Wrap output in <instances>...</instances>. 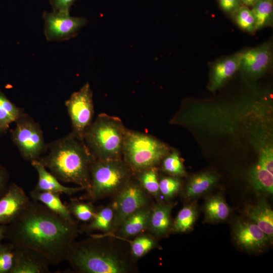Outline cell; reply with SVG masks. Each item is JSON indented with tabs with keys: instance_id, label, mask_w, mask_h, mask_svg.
Masks as SVG:
<instances>
[{
	"instance_id": "603a6c76",
	"label": "cell",
	"mask_w": 273,
	"mask_h": 273,
	"mask_svg": "<svg viewBox=\"0 0 273 273\" xmlns=\"http://www.w3.org/2000/svg\"><path fill=\"white\" fill-rule=\"evenodd\" d=\"M24 112V109L12 102L0 88V138L8 133L10 125Z\"/></svg>"
},
{
	"instance_id": "5bb4252c",
	"label": "cell",
	"mask_w": 273,
	"mask_h": 273,
	"mask_svg": "<svg viewBox=\"0 0 273 273\" xmlns=\"http://www.w3.org/2000/svg\"><path fill=\"white\" fill-rule=\"evenodd\" d=\"M14 266L11 273L50 272L49 262L37 252L26 248L15 247Z\"/></svg>"
},
{
	"instance_id": "cb8c5ba5",
	"label": "cell",
	"mask_w": 273,
	"mask_h": 273,
	"mask_svg": "<svg viewBox=\"0 0 273 273\" xmlns=\"http://www.w3.org/2000/svg\"><path fill=\"white\" fill-rule=\"evenodd\" d=\"M204 211L206 219L210 222H221L230 215V208L220 195L208 197L205 202Z\"/></svg>"
},
{
	"instance_id": "f1b7e54d",
	"label": "cell",
	"mask_w": 273,
	"mask_h": 273,
	"mask_svg": "<svg viewBox=\"0 0 273 273\" xmlns=\"http://www.w3.org/2000/svg\"><path fill=\"white\" fill-rule=\"evenodd\" d=\"M122 240L129 243L130 252L135 259L145 255L157 244L156 238L151 234H139L133 240Z\"/></svg>"
},
{
	"instance_id": "1f68e13d",
	"label": "cell",
	"mask_w": 273,
	"mask_h": 273,
	"mask_svg": "<svg viewBox=\"0 0 273 273\" xmlns=\"http://www.w3.org/2000/svg\"><path fill=\"white\" fill-rule=\"evenodd\" d=\"M162 170L170 175L180 177L185 175L184 166L178 153L175 150L169 152L162 160Z\"/></svg>"
},
{
	"instance_id": "4fadbf2b",
	"label": "cell",
	"mask_w": 273,
	"mask_h": 273,
	"mask_svg": "<svg viewBox=\"0 0 273 273\" xmlns=\"http://www.w3.org/2000/svg\"><path fill=\"white\" fill-rule=\"evenodd\" d=\"M30 200L22 187L10 183L7 192L0 198V225L12 223Z\"/></svg>"
},
{
	"instance_id": "ab89813d",
	"label": "cell",
	"mask_w": 273,
	"mask_h": 273,
	"mask_svg": "<svg viewBox=\"0 0 273 273\" xmlns=\"http://www.w3.org/2000/svg\"><path fill=\"white\" fill-rule=\"evenodd\" d=\"M258 0H241L243 5L252 7Z\"/></svg>"
},
{
	"instance_id": "d590c367",
	"label": "cell",
	"mask_w": 273,
	"mask_h": 273,
	"mask_svg": "<svg viewBox=\"0 0 273 273\" xmlns=\"http://www.w3.org/2000/svg\"><path fill=\"white\" fill-rule=\"evenodd\" d=\"M219 7L231 17L243 5L241 0H218Z\"/></svg>"
},
{
	"instance_id": "74e56055",
	"label": "cell",
	"mask_w": 273,
	"mask_h": 273,
	"mask_svg": "<svg viewBox=\"0 0 273 273\" xmlns=\"http://www.w3.org/2000/svg\"><path fill=\"white\" fill-rule=\"evenodd\" d=\"M10 174L4 166L0 164V198L7 192L10 183Z\"/></svg>"
},
{
	"instance_id": "7c38bea8",
	"label": "cell",
	"mask_w": 273,
	"mask_h": 273,
	"mask_svg": "<svg viewBox=\"0 0 273 273\" xmlns=\"http://www.w3.org/2000/svg\"><path fill=\"white\" fill-rule=\"evenodd\" d=\"M233 233L238 245L247 251L262 250L270 241L266 235L252 221H237Z\"/></svg>"
},
{
	"instance_id": "4dcf8cb0",
	"label": "cell",
	"mask_w": 273,
	"mask_h": 273,
	"mask_svg": "<svg viewBox=\"0 0 273 273\" xmlns=\"http://www.w3.org/2000/svg\"><path fill=\"white\" fill-rule=\"evenodd\" d=\"M231 17L243 31L250 33L256 31L255 18L252 10L249 7L242 5Z\"/></svg>"
},
{
	"instance_id": "8d00e7d4",
	"label": "cell",
	"mask_w": 273,
	"mask_h": 273,
	"mask_svg": "<svg viewBox=\"0 0 273 273\" xmlns=\"http://www.w3.org/2000/svg\"><path fill=\"white\" fill-rule=\"evenodd\" d=\"M76 0H49L53 11L69 14L70 8Z\"/></svg>"
},
{
	"instance_id": "6da1fadb",
	"label": "cell",
	"mask_w": 273,
	"mask_h": 273,
	"mask_svg": "<svg viewBox=\"0 0 273 273\" xmlns=\"http://www.w3.org/2000/svg\"><path fill=\"white\" fill-rule=\"evenodd\" d=\"M79 230L42 204L30 200L19 216L6 225L5 239L15 247L26 248L56 265L66 259Z\"/></svg>"
},
{
	"instance_id": "44dd1931",
	"label": "cell",
	"mask_w": 273,
	"mask_h": 273,
	"mask_svg": "<svg viewBox=\"0 0 273 273\" xmlns=\"http://www.w3.org/2000/svg\"><path fill=\"white\" fill-rule=\"evenodd\" d=\"M217 181V175L212 172H205L196 174L187 184L185 196L189 199L199 197L209 191Z\"/></svg>"
},
{
	"instance_id": "8992f818",
	"label": "cell",
	"mask_w": 273,
	"mask_h": 273,
	"mask_svg": "<svg viewBox=\"0 0 273 273\" xmlns=\"http://www.w3.org/2000/svg\"><path fill=\"white\" fill-rule=\"evenodd\" d=\"M169 152L168 146L149 134L127 129L122 159L133 174L156 166Z\"/></svg>"
},
{
	"instance_id": "30bf717a",
	"label": "cell",
	"mask_w": 273,
	"mask_h": 273,
	"mask_svg": "<svg viewBox=\"0 0 273 273\" xmlns=\"http://www.w3.org/2000/svg\"><path fill=\"white\" fill-rule=\"evenodd\" d=\"M42 18L44 35L50 41L60 42L75 37L87 23L85 18L54 11L44 12Z\"/></svg>"
},
{
	"instance_id": "d6a6232c",
	"label": "cell",
	"mask_w": 273,
	"mask_h": 273,
	"mask_svg": "<svg viewBox=\"0 0 273 273\" xmlns=\"http://www.w3.org/2000/svg\"><path fill=\"white\" fill-rule=\"evenodd\" d=\"M159 186L160 194L167 199L176 195L180 190L181 182L179 177L165 176L159 178Z\"/></svg>"
},
{
	"instance_id": "3957f363",
	"label": "cell",
	"mask_w": 273,
	"mask_h": 273,
	"mask_svg": "<svg viewBox=\"0 0 273 273\" xmlns=\"http://www.w3.org/2000/svg\"><path fill=\"white\" fill-rule=\"evenodd\" d=\"M95 159L83 139L71 132L47 144L46 152L38 160L60 181L76 184L86 191Z\"/></svg>"
},
{
	"instance_id": "ba28073f",
	"label": "cell",
	"mask_w": 273,
	"mask_h": 273,
	"mask_svg": "<svg viewBox=\"0 0 273 273\" xmlns=\"http://www.w3.org/2000/svg\"><path fill=\"white\" fill-rule=\"evenodd\" d=\"M149 205V195L141 187L134 175L115 196L112 204L114 218L111 233L122 221L137 210Z\"/></svg>"
},
{
	"instance_id": "7a4b0ae2",
	"label": "cell",
	"mask_w": 273,
	"mask_h": 273,
	"mask_svg": "<svg viewBox=\"0 0 273 273\" xmlns=\"http://www.w3.org/2000/svg\"><path fill=\"white\" fill-rule=\"evenodd\" d=\"M107 236L90 235V238L73 242L66 260L76 272L82 273H129L136 270L130 248Z\"/></svg>"
},
{
	"instance_id": "52a82bcc",
	"label": "cell",
	"mask_w": 273,
	"mask_h": 273,
	"mask_svg": "<svg viewBox=\"0 0 273 273\" xmlns=\"http://www.w3.org/2000/svg\"><path fill=\"white\" fill-rule=\"evenodd\" d=\"M15 123V127L9 129L10 137L21 157L30 162L38 160L47 148L39 124L25 112Z\"/></svg>"
},
{
	"instance_id": "e0dca14e",
	"label": "cell",
	"mask_w": 273,
	"mask_h": 273,
	"mask_svg": "<svg viewBox=\"0 0 273 273\" xmlns=\"http://www.w3.org/2000/svg\"><path fill=\"white\" fill-rule=\"evenodd\" d=\"M37 171V183L33 190L37 191L49 192L65 194L71 196L79 192L85 190L81 187H69L61 184L60 180L38 160L30 162Z\"/></svg>"
},
{
	"instance_id": "2e32d148",
	"label": "cell",
	"mask_w": 273,
	"mask_h": 273,
	"mask_svg": "<svg viewBox=\"0 0 273 273\" xmlns=\"http://www.w3.org/2000/svg\"><path fill=\"white\" fill-rule=\"evenodd\" d=\"M151 207L150 205L145 206L126 217L115 231L117 235H103L110 236L120 239H126L138 236L147 230Z\"/></svg>"
},
{
	"instance_id": "9c48e42d",
	"label": "cell",
	"mask_w": 273,
	"mask_h": 273,
	"mask_svg": "<svg viewBox=\"0 0 273 273\" xmlns=\"http://www.w3.org/2000/svg\"><path fill=\"white\" fill-rule=\"evenodd\" d=\"M65 105L70 118L72 131L77 136L83 139V134L93 121L94 108L93 92L87 82L74 92L65 101Z\"/></svg>"
},
{
	"instance_id": "d6986e66",
	"label": "cell",
	"mask_w": 273,
	"mask_h": 273,
	"mask_svg": "<svg viewBox=\"0 0 273 273\" xmlns=\"http://www.w3.org/2000/svg\"><path fill=\"white\" fill-rule=\"evenodd\" d=\"M246 211L247 216L262 230L270 241H272L273 211L267 201L262 198L257 204L249 206Z\"/></svg>"
},
{
	"instance_id": "836d02e7",
	"label": "cell",
	"mask_w": 273,
	"mask_h": 273,
	"mask_svg": "<svg viewBox=\"0 0 273 273\" xmlns=\"http://www.w3.org/2000/svg\"><path fill=\"white\" fill-rule=\"evenodd\" d=\"M15 247L9 242L0 244V273H11L15 258Z\"/></svg>"
},
{
	"instance_id": "ffe728a7",
	"label": "cell",
	"mask_w": 273,
	"mask_h": 273,
	"mask_svg": "<svg viewBox=\"0 0 273 273\" xmlns=\"http://www.w3.org/2000/svg\"><path fill=\"white\" fill-rule=\"evenodd\" d=\"M30 196L32 200L42 204L63 218L70 221H75L68 210L67 205L61 201L60 194L37 191L33 189L30 192Z\"/></svg>"
},
{
	"instance_id": "484cf974",
	"label": "cell",
	"mask_w": 273,
	"mask_h": 273,
	"mask_svg": "<svg viewBox=\"0 0 273 273\" xmlns=\"http://www.w3.org/2000/svg\"><path fill=\"white\" fill-rule=\"evenodd\" d=\"M251 183L256 190L272 194L273 173L257 163L250 170Z\"/></svg>"
},
{
	"instance_id": "9a60e30c",
	"label": "cell",
	"mask_w": 273,
	"mask_h": 273,
	"mask_svg": "<svg viewBox=\"0 0 273 273\" xmlns=\"http://www.w3.org/2000/svg\"><path fill=\"white\" fill-rule=\"evenodd\" d=\"M242 51L217 60L211 69L209 88L215 91L220 88L239 70Z\"/></svg>"
},
{
	"instance_id": "ac0fdd59",
	"label": "cell",
	"mask_w": 273,
	"mask_h": 273,
	"mask_svg": "<svg viewBox=\"0 0 273 273\" xmlns=\"http://www.w3.org/2000/svg\"><path fill=\"white\" fill-rule=\"evenodd\" d=\"M173 206L172 204L158 202L151 207L147 230L156 239L165 236L171 229Z\"/></svg>"
},
{
	"instance_id": "d4e9b609",
	"label": "cell",
	"mask_w": 273,
	"mask_h": 273,
	"mask_svg": "<svg viewBox=\"0 0 273 273\" xmlns=\"http://www.w3.org/2000/svg\"><path fill=\"white\" fill-rule=\"evenodd\" d=\"M198 211L194 204L185 205L178 212L172 224L171 230L176 233L191 230L197 218Z\"/></svg>"
},
{
	"instance_id": "5b68a950",
	"label": "cell",
	"mask_w": 273,
	"mask_h": 273,
	"mask_svg": "<svg viewBox=\"0 0 273 273\" xmlns=\"http://www.w3.org/2000/svg\"><path fill=\"white\" fill-rule=\"evenodd\" d=\"M123 159H95L90 170L87 199L96 201L115 196L133 176Z\"/></svg>"
},
{
	"instance_id": "277c9868",
	"label": "cell",
	"mask_w": 273,
	"mask_h": 273,
	"mask_svg": "<svg viewBox=\"0 0 273 273\" xmlns=\"http://www.w3.org/2000/svg\"><path fill=\"white\" fill-rule=\"evenodd\" d=\"M127 129L118 117L101 113L85 130L83 139L96 159H122Z\"/></svg>"
},
{
	"instance_id": "f35d334b",
	"label": "cell",
	"mask_w": 273,
	"mask_h": 273,
	"mask_svg": "<svg viewBox=\"0 0 273 273\" xmlns=\"http://www.w3.org/2000/svg\"><path fill=\"white\" fill-rule=\"evenodd\" d=\"M6 225H0V244L3 239H5Z\"/></svg>"
},
{
	"instance_id": "7402d4cb",
	"label": "cell",
	"mask_w": 273,
	"mask_h": 273,
	"mask_svg": "<svg viewBox=\"0 0 273 273\" xmlns=\"http://www.w3.org/2000/svg\"><path fill=\"white\" fill-rule=\"evenodd\" d=\"M114 218V209L112 205L97 209L94 217L83 225L80 231L91 233L95 231L109 234L112 232Z\"/></svg>"
},
{
	"instance_id": "8fae6325",
	"label": "cell",
	"mask_w": 273,
	"mask_h": 273,
	"mask_svg": "<svg viewBox=\"0 0 273 273\" xmlns=\"http://www.w3.org/2000/svg\"><path fill=\"white\" fill-rule=\"evenodd\" d=\"M272 56L271 42L242 51L239 70L250 78L259 77L271 67Z\"/></svg>"
},
{
	"instance_id": "e575fe53",
	"label": "cell",
	"mask_w": 273,
	"mask_h": 273,
	"mask_svg": "<svg viewBox=\"0 0 273 273\" xmlns=\"http://www.w3.org/2000/svg\"><path fill=\"white\" fill-rule=\"evenodd\" d=\"M260 166L273 173V149L266 146L261 150L258 162Z\"/></svg>"
},
{
	"instance_id": "f546056e",
	"label": "cell",
	"mask_w": 273,
	"mask_h": 273,
	"mask_svg": "<svg viewBox=\"0 0 273 273\" xmlns=\"http://www.w3.org/2000/svg\"><path fill=\"white\" fill-rule=\"evenodd\" d=\"M66 205L74 219L85 223L94 217L97 210L91 202L80 201L76 199H71Z\"/></svg>"
},
{
	"instance_id": "4316f807",
	"label": "cell",
	"mask_w": 273,
	"mask_h": 273,
	"mask_svg": "<svg viewBox=\"0 0 273 273\" xmlns=\"http://www.w3.org/2000/svg\"><path fill=\"white\" fill-rule=\"evenodd\" d=\"M256 30L270 26L273 23V0H258L252 6Z\"/></svg>"
},
{
	"instance_id": "83f0119b",
	"label": "cell",
	"mask_w": 273,
	"mask_h": 273,
	"mask_svg": "<svg viewBox=\"0 0 273 273\" xmlns=\"http://www.w3.org/2000/svg\"><path fill=\"white\" fill-rule=\"evenodd\" d=\"M144 190L150 195L157 198L160 195L158 169L148 168L134 174Z\"/></svg>"
}]
</instances>
